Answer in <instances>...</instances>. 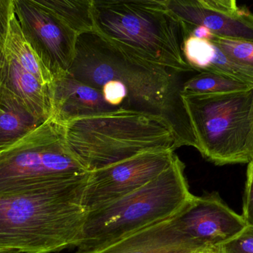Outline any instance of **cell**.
<instances>
[{
  "mask_svg": "<svg viewBox=\"0 0 253 253\" xmlns=\"http://www.w3.org/2000/svg\"><path fill=\"white\" fill-rule=\"evenodd\" d=\"M68 74L94 88L114 86L128 110L163 116L173 126L181 147H197L181 98L179 73L131 56L93 31L77 37Z\"/></svg>",
  "mask_w": 253,
  "mask_h": 253,
  "instance_id": "obj_1",
  "label": "cell"
},
{
  "mask_svg": "<svg viewBox=\"0 0 253 253\" xmlns=\"http://www.w3.org/2000/svg\"><path fill=\"white\" fill-rule=\"evenodd\" d=\"M88 176L0 194V250L52 253L78 248Z\"/></svg>",
  "mask_w": 253,
  "mask_h": 253,
  "instance_id": "obj_2",
  "label": "cell"
},
{
  "mask_svg": "<svg viewBox=\"0 0 253 253\" xmlns=\"http://www.w3.org/2000/svg\"><path fill=\"white\" fill-rule=\"evenodd\" d=\"M62 124L67 147L87 172L144 153L175 152L181 147L165 117L144 111L118 110Z\"/></svg>",
  "mask_w": 253,
  "mask_h": 253,
  "instance_id": "obj_3",
  "label": "cell"
},
{
  "mask_svg": "<svg viewBox=\"0 0 253 253\" xmlns=\"http://www.w3.org/2000/svg\"><path fill=\"white\" fill-rule=\"evenodd\" d=\"M93 15L94 31L123 51L179 74L193 71L166 0H93Z\"/></svg>",
  "mask_w": 253,
  "mask_h": 253,
  "instance_id": "obj_4",
  "label": "cell"
},
{
  "mask_svg": "<svg viewBox=\"0 0 253 253\" xmlns=\"http://www.w3.org/2000/svg\"><path fill=\"white\" fill-rule=\"evenodd\" d=\"M178 155L156 179L130 194L87 212L78 250L103 246L173 216L194 198Z\"/></svg>",
  "mask_w": 253,
  "mask_h": 253,
  "instance_id": "obj_5",
  "label": "cell"
},
{
  "mask_svg": "<svg viewBox=\"0 0 253 253\" xmlns=\"http://www.w3.org/2000/svg\"><path fill=\"white\" fill-rule=\"evenodd\" d=\"M202 155L218 166L249 163L253 88L222 95L181 96Z\"/></svg>",
  "mask_w": 253,
  "mask_h": 253,
  "instance_id": "obj_6",
  "label": "cell"
},
{
  "mask_svg": "<svg viewBox=\"0 0 253 253\" xmlns=\"http://www.w3.org/2000/svg\"><path fill=\"white\" fill-rule=\"evenodd\" d=\"M86 173L67 147L63 124L53 117L0 152V194Z\"/></svg>",
  "mask_w": 253,
  "mask_h": 253,
  "instance_id": "obj_7",
  "label": "cell"
},
{
  "mask_svg": "<svg viewBox=\"0 0 253 253\" xmlns=\"http://www.w3.org/2000/svg\"><path fill=\"white\" fill-rule=\"evenodd\" d=\"M13 3L25 39L53 80L66 75L74 62L78 36L36 0Z\"/></svg>",
  "mask_w": 253,
  "mask_h": 253,
  "instance_id": "obj_8",
  "label": "cell"
},
{
  "mask_svg": "<svg viewBox=\"0 0 253 253\" xmlns=\"http://www.w3.org/2000/svg\"><path fill=\"white\" fill-rule=\"evenodd\" d=\"M174 151L153 152L89 172L83 205L87 212L119 200L151 182L172 164Z\"/></svg>",
  "mask_w": 253,
  "mask_h": 253,
  "instance_id": "obj_9",
  "label": "cell"
},
{
  "mask_svg": "<svg viewBox=\"0 0 253 253\" xmlns=\"http://www.w3.org/2000/svg\"><path fill=\"white\" fill-rule=\"evenodd\" d=\"M178 221L183 232L207 253L247 227L242 215L230 209L217 193L195 196L180 212Z\"/></svg>",
  "mask_w": 253,
  "mask_h": 253,
  "instance_id": "obj_10",
  "label": "cell"
},
{
  "mask_svg": "<svg viewBox=\"0 0 253 253\" xmlns=\"http://www.w3.org/2000/svg\"><path fill=\"white\" fill-rule=\"evenodd\" d=\"M166 4L181 22L218 37L253 42V12L235 0H166Z\"/></svg>",
  "mask_w": 253,
  "mask_h": 253,
  "instance_id": "obj_11",
  "label": "cell"
},
{
  "mask_svg": "<svg viewBox=\"0 0 253 253\" xmlns=\"http://www.w3.org/2000/svg\"><path fill=\"white\" fill-rule=\"evenodd\" d=\"M180 212L103 246L76 253H207L183 232Z\"/></svg>",
  "mask_w": 253,
  "mask_h": 253,
  "instance_id": "obj_12",
  "label": "cell"
},
{
  "mask_svg": "<svg viewBox=\"0 0 253 253\" xmlns=\"http://www.w3.org/2000/svg\"><path fill=\"white\" fill-rule=\"evenodd\" d=\"M0 91L16 98L41 123L51 118V96L48 88L24 69L3 49L0 53Z\"/></svg>",
  "mask_w": 253,
  "mask_h": 253,
  "instance_id": "obj_13",
  "label": "cell"
},
{
  "mask_svg": "<svg viewBox=\"0 0 253 253\" xmlns=\"http://www.w3.org/2000/svg\"><path fill=\"white\" fill-rule=\"evenodd\" d=\"M50 96L53 106L51 117L61 123L77 117L116 111L107 102L100 91L68 74L54 80Z\"/></svg>",
  "mask_w": 253,
  "mask_h": 253,
  "instance_id": "obj_14",
  "label": "cell"
},
{
  "mask_svg": "<svg viewBox=\"0 0 253 253\" xmlns=\"http://www.w3.org/2000/svg\"><path fill=\"white\" fill-rule=\"evenodd\" d=\"M182 51L193 71L219 74L253 85V68L235 60L211 40L183 36Z\"/></svg>",
  "mask_w": 253,
  "mask_h": 253,
  "instance_id": "obj_15",
  "label": "cell"
},
{
  "mask_svg": "<svg viewBox=\"0 0 253 253\" xmlns=\"http://www.w3.org/2000/svg\"><path fill=\"white\" fill-rule=\"evenodd\" d=\"M0 152L8 148L42 123L11 95L0 91Z\"/></svg>",
  "mask_w": 253,
  "mask_h": 253,
  "instance_id": "obj_16",
  "label": "cell"
},
{
  "mask_svg": "<svg viewBox=\"0 0 253 253\" xmlns=\"http://www.w3.org/2000/svg\"><path fill=\"white\" fill-rule=\"evenodd\" d=\"M4 49L14 58L15 60L24 69L37 77L44 86L48 88L50 92L54 81L53 77L46 69L35 51L27 41L15 13L10 21Z\"/></svg>",
  "mask_w": 253,
  "mask_h": 253,
  "instance_id": "obj_17",
  "label": "cell"
},
{
  "mask_svg": "<svg viewBox=\"0 0 253 253\" xmlns=\"http://www.w3.org/2000/svg\"><path fill=\"white\" fill-rule=\"evenodd\" d=\"M77 36L94 31L93 0H36Z\"/></svg>",
  "mask_w": 253,
  "mask_h": 253,
  "instance_id": "obj_18",
  "label": "cell"
},
{
  "mask_svg": "<svg viewBox=\"0 0 253 253\" xmlns=\"http://www.w3.org/2000/svg\"><path fill=\"white\" fill-rule=\"evenodd\" d=\"M253 85L233 80L219 74L201 72L187 81L181 88V96L222 95L251 90Z\"/></svg>",
  "mask_w": 253,
  "mask_h": 253,
  "instance_id": "obj_19",
  "label": "cell"
},
{
  "mask_svg": "<svg viewBox=\"0 0 253 253\" xmlns=\"http://www.w3.org/2000/svg\"><path fill=\"white\" fill-rule=\"evenodd\" d=\"M211 40L235 60L253 68V42L224 38L215 35Z\"/></svg>",
  "mask_w": 253,
  "mask_h": 253,
  "instance_id": "obj_20",
  "label": "cell"
},
{
  "mask_svg": "<svg viewBox=\"0 0 253 253\" xmlns=\"http://www.w3.org/2000/svg\"><path fill=\"white\" fill-rule=\"evenodd\" d=\"M212 253H253V227L247 226L237 236L215 248Z\"/></svg>",
  "mask_w": 253,
  "mask_h": 253,
  "instance_id": "obj_21",
  "label": "cell"
},
{
  "mask_svg": "<svg viewBox=\"0 0 253 253\" xmlns=\"http://www.w3.org/2000/svg\"><path fill=\"white\" fill-rule=\"evenodd\" d=\"M14 13L13 0H0V53L4 49L10 21Z\"/></svg>",
  "mask_w": 253,
  "mask_h": 253,
  "instance_id": "obj_22",
  "label": "cell"
},
{
  "mask_svg": "<svg viewBox=\"0 0 253 253\" xmlns=\"http://www.w3.org/2000/svg\"><path fill=\"white\" fill-rule=\"evenodd\" d=\"M246 225L253 227V178L247 173V181L244 195L243 214Z\"/></svg>",
  "mask_w": 253,
  "mask_h": 253,
  "instance_id": "obj_23",
  "label": "cell"
},
{
  "mask_svg": "<svg viewBox=\"0 0 253 253\" xmlns=\"http://www.w3.org/2000/svg\"><path fill=\"white\" fill-rule=\"evenodd\" d=\"M250 153L251 158L253 159V101L252 105V111H251V133L250 138Z\"/></svg>",
  "mask_w": 253,
  "mask_h": 253,
  "instance_id": "obj_24",
  "label": "cell"
},
{
  "mask_svg": "<svg viewBox=\"0 0 253 253\" xmlns=\"http://www.w3.org/2000/svg\"><path fill=\"white\" fill-rule=\"evenodd\" d=\"M247 173L251 175L253 178V159L248 163V172Z\"/></svg>",
  "mask_w": 253,
  "mask_h": 253,
  "instance_id": "obj_25",
  "label": "cell"
},
{
  "mask_svg": "<svg viewBox=\"0 0 253 253\" xmlns=\"http://www.w3.org/2000/svg\"><path fill=\"white\" fill-rule=\"evenodd\" d=\"M0 253H22L14 250H0Z\"/></svg>",
  "mask_w": 253,
  "mask_h": 253,
  "instance_id": "obj_26",
  "label": "cell"
},
{
  "mask_svg": "<svg viewBox=\"0 0 253 253\" xmlns=\"http://www.w3.org/2000/svg\"><path fill=\"white\" fill-rule=\"evenodd\" d=\"M1 111H2V109H1V108H0V113H1Z\"/></svg>",
  "mask_w": 253,
  "mask_h": 253,
  "instance_id": "obj_27",
  "label": "cell"
}]
</instances>
